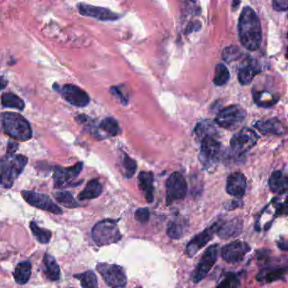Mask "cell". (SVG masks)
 Listing matches in <instances>:
<instances>
[{"label":"cell","instance_id":"obj_12","mask_svg":"<svg viewBox=\"0 0 288 288\" xmlns=\"http://www.w3.org/2000/svg\"><path fill=\"white\" fill-rule=\"evenodd\" d=\"M21 195L28 204L36 208L48 211L55 215H61L63 213L61 208L58 206L48 195L33 192V191H27V190L21 191Z\"/></svg>","mask_w":288,"mask_h":288},{"label":"cell","instance_id":"obj_33","mask_svg":"<svg viewBox=\"0 0 288 288\" xmlns=\"http://www.w3.org/2000/svg\"><path fill=\"white\" fill-rule=\"evenodd\" d=\"M99 128L109 136H116L120 133V128L116 120L113 118H107L100 123Z\"/></svg>","mask_w":288,"mask_h":288},{"label":"cell","instance_id":"obj_17","mask_svg":"<svg viewBox=\"0 0 288 288\" xmlns=\"http://www.w3.org/2000/svg\"><path fill=\"white\" fill-rule=\"evenodd\" d=\"M244 230V221L239 217L231 219L229 221H222L219 225L216 233L222 239H232L241 234Z\"/></svg>","mask_w":288,"mask_h":288},{"label":"cell","instance_id":"obj_45","mask_svg":"<svg viewBox=\"0 0 288 288\" xmlns=\"http://www.w3.org/2000/svg\"><path fill=\"white\" fill-rule=\"evenodd\" d=\"M141 288V287H137V288Z\"/></svg>","mask_w":288,"mask_h":288},{"label":"cell","instance_id":"obj_18","mask_svg":"<svg viewBox=\"0 0 288 288\" xmlns=\"http://www.w3.org/2000/svg\"><path fill=\"white\" fill-rule=\"evenodd\" d=\"M247 188V179L242 172H233L227 178L226 190L228 195L241 198Z\"/></svg>","mask_w":288,"mask_h":288},{"label":"cell","instance_id":"obj_5","mask_svg":"<svg viewBox=\"0 0 288 288\" xmlns=\"http://www.w3.org/2000/svg\"><path fill=\"white\" fill-rule=\"evenodd\" d=\"M96 270L111 288H124L127 285V277L122 266L99 263L96 265Z\"/></svg>","mask_w":288,"mask_h":288},{"label":"cell","instance_id":"obj_1","mask_svg":"<svg viewBox=\"0 0 288 288\" xmlns=\"http://www.w3.org/2000/svg\"><path fill=\"white\" fill-rule=\"evenodd\" d=\"M238 29L239 41L243 47L249 51L259 48L262 41L261 24L256 13L249 6L243 9Z\"/></svg>","mask_w":288,"mask_h":288},{"label":"cell","instance_id":"obj_29","mask_svg":"<svg viewBox=\"0 0 288 288\" xmlns=\"http://www.w3.org/2000/svg\"><path fill=\"white\" fill-rule=\"evenodd\" d=\"M215 133H216V130H215V126L209 120L200 122L195 127V135L198 137L201 141L208 137H214Z\"/></svg>","mask_w":288,"mask_h":288},{"label":"cell","instance_id":"obj_38","mask_svg":"<svg viewBox=\"0 0 288 288\" xmlns=\"http://www.w3.org/2000/svg\"><path fill=\"white\" fill-rule=\"evenodd\" d=\"M242 55V52L238 47H234V46H231V47L225 48L224 51L222 52V58L227 63L237 60L240 58Z\"/></svg>","mask_w":288,"mask_h":288},{"label":"cell","instance_id":"obj_42","mask_svg":"<svg viewBox=\"0 0 288 288\" xmlns=\"http://www.w3.org/2000/svg\"><path fill=\"white\" fill-rule=\"evenodd\" d=\"M18 146H19V145H18V143L16 142L8 143V146H7V152H6V154H15V152L17 151Z\"/></svg>","mask_w":288,"mask_h":288},{"label":"cell","instance_id":"obj_44","mask_svg":"<svg viewBox=\"0 0 288 288\" xmlns=\"http://www.w3.org/2000/svg\"><path fill=\"white\" fill-rule=\"evenodd\" d=\"M279 245L280 248H282L283 250H287L288 249V244H287V241L286 240H282L281 241V244H278Z\"/></svg>","mask_w":288,"mask_h":288},{"label":"cell","instance_id":"obj_19","mask_svg":"<svg viewBox=\"0 0 288 288\" xmlns=\"http://www.w3.org/2000/svg\"><path fill=\"white\" fill-rule=\"evenodd\" d=\"M260 72L259 65L256 62L253 60H247L245 64L242 65V67L239 69V81L240 84L243 85H247L250 84L253 78Z\"/></svg>","mask_w":288,"mask_h":288},{"label":"cell","instance_id":"obj_41","mask_svg":"<svg viewBox=\"0 0 288 288\" xmlns=\"http://www.w3.org/2000/svg\"><path fill=\"white\" fill-rule=\"evenodd\" d=\"M111 92H112V94H113V95H114V96H118V98L120 99V101H121V102H123L124 104H125V103H127V99H126L125 96H123V94L121 93V91H120V90H119L118 88L117 87L111 88Z\"/></svg>","mask_w":288,"mask_h":288},{"label":"cell","instance_id":"obj_6","mask_svg":"<svg viewBox=\"0 0 288 288\" xmlns=\"http://www.w3.org/2000/svg\"><path fill=\"white\" fill-rule=\"evenodd\" d=\"M246 117V111L239 105H232L219 112L215 122L226 129H234L241 124Z\"/></svg>","mask_w":288,"mask_h":288},{"label":"cell","instance_id":"obj_2","mask_svg":"<svg viewBox=\"0 0 288 288\" xmlns=\"http://www.w3.org/2000/svg\"><path fill=\"white\" fill-rule=\"evenodd\" d=\"M28 163L23 155L6 154L0 162V185L10 189Z\"/></svg>","mask_w":288,"mask_h":288},{"label":"cell","instance_id":"obj_35","mask_svg":"<svg viewBox=\"0 0 288 288\" xmlns=\"http://www.w3.org/2000/svg\"><path fill=\"white\" fill-rule=\"evenodd\" d=\"M54 197L59 204L67 208H76L80 206L76 201V199L74 198L72 194L68 191H59V192L55 193Z\"/></svg>","mask_w":288,"mask_h":288},{"label":"cell","instance_id":"obj_8","mask_svg":"<svg viewBox=\"0 0 288 288\" xmlns=\"http://www.w3.org/2000/svg\"><path fill=\"white\" fill-rule=\"evenodd\" d=\"M218 254V244L210 245L206 250L205 251L198 265L193 272L191 278L193 283H199L206 277L217 260Z\"/></svg>","mask_w":288,"mask_h":288},{"label":"cell","instance_id":"obj_4","mask_svg":"<svg viewBox=\"0 0 288 288\" xmlns=\"http://www.w3.org/2000/svg\"><path fill=\"white\" fill-rule=\"evenodd\" d=\"M91 237L99 247L115 244L122 239L118 221L113 219H105L97 222L92 228Z\"/></svg>","mask_w":288,"mask_h":288},{"label":"cell","instance_id":"obj_28","mask_svg":"<svg viewBox=\"0 0 288 288\" xmlns=\"http://www.w3.org/2000/svg\"><path fill=\"white\" fill-rule=\"evenodd\" d=\"M253 101L259 107L261 108H270L277 103L278 97L275 96L268 90L253 91Z\"/></svg>","mask_w":288,"mask_h":288},{"label":"cell","instance_id":"obj_36","mask_svg":"<svg viewBox=\"0 0 288 288\" xmlns=\"http://www.w3.org/2000/svg\"><path fill=\"white\" fill-rule=\"evenodd\" d=\"M122 166L123 171H124V176L126 178H131L132 176H134V173L136 172L137 164L135 161L133 160L127 154H123Z\"/></svg>","mask_w":288,"mask_h":288},{"label":"cell","instance_id":"obj_43","mask_svg":"<svg viewBox=\"0 0 288 288\" xmlns=\"http://www.w3.org/2000/svg\"><path fill=\"white\" fill-rule=\"evenodd\" d=\"M7 84H8V81L2 77V76H0V91L3 90V89H5Z\"/></svg>","mask_w":288,"mask_h":288},{"label":"cell","instance_id":"obj_27","mask_svg":"<svg viewBox=\"0 0 288 288\" xmlns=\"http://www.w3.org/2000/svg\"><path fill=\"white\" fill-rule=\"evenodd\" d=\"M32 275V265L29 261L21 262L18 264L14 272L15 282L19 285H25L29 282Z\"/></svg>","mask_w":288,"mask_h":288},{"label":"cell","instance_id":"obj_11","mask_svg":"<svg viewBox=\"0 0 288 288\" xmlns=\"http://www.w3.org/2000/svg\"><path fill=\"white\" fill-rule=\"evenodd\" d=\"M53 89L59 91L62 97L70 104L78 108H84L90 103V96L81 88L75 84H64L62 87H58L57 84H53Z\"/></svg>","mask_w":288,"mask_h":288},{"label":"cell","instance_id":"obj_40","mask_svg":"<svg viewBox=\"0 0 288 288\" xmlns=\"http://www.w3.org/2000/svg\"><path fill=\"white\" fill-rule=\"evenodd\" d=\"M288 3L287 1H274L273 8L277 11H286L288 9Z\"/></svg>","mask_w":288,"mask_h":288},{"label":"cell","instance_id":"obj_22","mask_svg":"<svg viewBox=\"0 0 288 288\" xmlns=\"http://www.w3.org/2000/svg\"><path fill=\"white\" fill-rule=\"evenodd\" d=\"M254 127L259 129L263 134H277L283 135L285 134L286 128L283 126V123L276 119L265 120V121H259L254 124Z\"/></svg>","mask_w":288,"mask_h":288},{"label":"cell","instance_id":"obj_34","mask_svg":"<svg viewBox=\"0 0 288 288\" xmlns=\"http://www.w3.org/2000/svg\"><path fill=\"white\" fill-rule=\"evenodd\" d=\"M30 228H31V230H32V233L37 240L41 244H47L52 239L51 231L38 227V225L34 221H32L30 223Z\"/></svg>","mask_w":288,"mask_h":288},{"label":"cell","instance_id":"obj_24","mask_svg":"<svg viewBox=\"0 0 288 288\" xmlns=\"http://www.w3.org/2000/svg\"><path fill=\"white\" fill-rule=\"evenodd\" d=\"M269 186L271 191L276 194L283 195L288 190V178L282 171L272 172L269 179Z\"/></svg>","mask_w":288,"mask_h":288},{"label":"cell","instance_id":"obj_32","mask_svg":"<svg viewBox=\"0 0 288 288\" xmlns=\"http://www.w3.org/2000/svg\"><path fill=\"white\" fill-rule=\"evenodd\" d=\"M230 78L229 70H227V66L223 64H218L216 65L215 70V77L213 79V82L215 85L221 86L227 84Z\"/></svg>","mask_w":288,"mask_h":288},{"label":"cell","instance_id":"obj_23","mask_svg":"<svg viewBox=\"0 0 288 288\" xmlns=\"http://www.w3.org/2000/svg\"><path fill=\"white\" fill-rule=\"evenodd\" d=\"M189 227V221L182 216L169 221L166 227V234L172 239H179L183 237L187 227Z\"/></svg>","mask_w":288,"mask_h":288},{"label":"cell","instance_id":"obj_25","mask_svg":"<svg viewBox=\"0 0 288 288\" xmlns=\"http://www.w3.org/2000/svg\"><path fill=\"white\" fill-rule=\"evenodd\" d=\"M102 185L97 179L89 181L86 186L78 195L80 201L91 200L99 197L102 195Z\"/></svg>","mask_w":288,"mask_h":288},{"label":"cell","instance_id":"obj_21","mask_svg":"<svg viewBox=\"0 0 288 288\" xmlns=\"http://www.w3.org/2000/svg\"><path fill=\"white\" fill-rule=\"evenodd\" d=\"M153 181H154V177L152 172H141L138 177L139 187L148 203H152L154 201Z\"/></svg>","mask_w":288,"mask_h":288},{"label":"cell","instance_id":"obj_9","mask_svg":"<svg viewBox=\"0 0 288 288\" xmlns=\"http://www.w3.org/2000/svg\"><path fill=\"white\" fill-rule=\"evenodd\" d=\"M258 139L259 137L253 129L244 128L232 138L231 148L236 155L242 156L255 146Z\"/></svg>","mask_w":288,"mask_h":288},{"label":"cell","instance_id":"obj_37","mask_svg":"<svg viewBox=\"0 0 288 288\" xmlns=\"http://www.w3.org/2000/svg\"><path fill=\"white\" fill-rule=\"evenodd\" d=\"M240 285L239 277L233 272L227 274L224 280L219 283L216 288H238Z\"/></svg>","mask_w":288,"mask_h":288},{"label":"cell","instance_id":"obj_7","mask_svg":"<svg viewBox=\"0 0 288 288\" xmlns=\"http://www.w3.org/2000/svg\"><path fill=\"white\" fill-rule=\"evenodd\" d=\"M221 144L214 137H208L201 141L200 162L206 170L213 168L221 157Z\"/></svg>","mask_w":288,"mask_h":288},{"label":"cell","instance_id":"obj_26","mask_svg":"<svg viewBox=\"0 0 288 288\" xmlns=\"http://www.w3.org/2000/svg\"><path fill=\"white\" fill-rule=\"evenodd\" d=\"M43 263L45 265V273L48 277V279L52 282H56L60 278V268L56 259L49 253H45L43 257Z\"/></svg>","mask_w":288,"mask_h":288},{"label":"cell","instance_id":"obj_3","mask_svg":"<svg viewBox=\"0 0 288 288\" xmlns=\"http://www.w3.org/2000/svg\"><path fill=\"white\" fill-rule=\"evenodd\" d=\"M0 118L3 132L9 137L20 141L32 139V127L22 115L13 112H4L1 114Z\"/></svg>","mask_w":288,"mask_h":288},{"label":"cell","instance_id":"obj_15","mask_svg":"<svg viewBox=\"0 0 288 288\" xmlns=\"http://www.w3.org/2000/svg\"><path fill=\"white\" fill-rule=\"evenodd\" d=\"M250 250V246L245 242H232L221 248V257L225 261L235 264L245 259L246 254Z\"/></svg>","mask_w":288,"mask_h":288},{"label":"cell","instance_id":"obj_39","mask_svg":"<svg viewBox=\"0 0 288 288\" xmlns=\"http://www.w3.org/2000/svg\"><path fill=\"white\" fill-rule=\"evenodd\" d=\"M150 210L148 208L146 207H143V208H139L137 209L135 213H134V218L137 221H139L140 223H146L150 219Z\"/></svg>","mask_w":288,"mask_h":288},{"label":"cell","instance_id":"obj_20","mask_svg":"<svg viewBox=\"0 0 288 288\" xmlns=\"http://www.w3.org/2000/svg\"><path fill=\"white\" fill-rule=\"evenodd\" d=\"M288 273L287 267H267L259 271L257 280L260 283H271L284 279Z\"/></svg>","mask_w":288,"mask_h":288},{"label":"cell","instance_id":"obj_30","mask_svg":"<svg viewBox=\"0 0 288 288\" xmlns=\"http://www.w3.org/2000/svg\"><path fill=\"white\" fill-rule=\"evenodd\" d=\"M1 103L4 108H15L18 110H23L25 102L15 94L4 93L1 97Z\"/></svg>","mask_w":288,"mask_h":288},{"label":"cell","instance_id":"obj_14","mask_svg":"<svg viewBox=\"0 0 288 288\" xmlns=\"http://www.w3.org/2000/svg\"><path fill=\"white\" fill-rule=\"evenodd\" d=\"M83 163H76V165L70 167L55 166L53 173L54 188L62 189L69 187L74 183L73 181L78 177L83 168Z\"/></svg>","mask_w":288,"mask_h":288},{"label":"cell","instance_id":"obj_16","mask_svg":"<svg viewBox=\"0 0 288 288\" xmlns=\"http://www.w3.org/2000/svg\"><path fill=\"white\" fill-rule=\"evenodd\" d=\"M79 12L82 15L86 17L94 18L101 21H114L119 20L120 15L117 13L111 11L110 9L90 5L86 3H78L77 5Z\"/></svg>","mask_w":288,"mask_h":288},{"label":"cell","instance_id":"obj_31","mask_svg":"<svg viewBox=\"0 0 288 288\" xmlns=\"http://www.w3.org/2000/svg\"><path fill=\"white\" fill-rule=\"evenodd\" d=\"M75 277L80 280L82 288H98L96 274L92 271H87L84 273L75 275Z\"/></svg>","mask_w":288,"mask_h":288},{"label":"cell","instance_id":"obj_10","mask_svg":"<svg viewBox=\"0 0 288 288\" xmlns=\"http://www.w3.org/2000/svg\"><path fill=\"white\" fill-rule=\"evenodd\" d=\"M186 180L179 172H173L166 182V204L171 205L178 200H183L187 195Z\"/></svg>","mask_w":288,"mask_h":288},{"label":"cell","instance_id":"obj_13","mask_svg":"<svg viewBox=\"0 0 288 288\" xmlns=\"http://www.w3.org/2000/svg\"><path fill=\"white\" fill-rule=\"evenodd\" d=\"M220 223H221V220L215 221V223H213L211 226L207 227L201 233L195 236V238H193L192 240L189 242L185 247L186 255L192 258L196 255V253H198L199 251L201 250V248H203L209 241H211L214 234L217 231Z\"/></svg>","mask_w":288,"mask_h":288}]
</instances>
